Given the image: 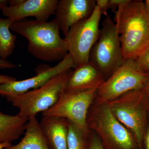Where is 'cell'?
Instances as JSON below:
<instances>
[{"instance_id":"obj_3","label":"cell","mask_w":149,"mask_h":149,"mask_svg":"<svg viewBox=\"0 0 149 149\" xmlns=\"http://www.w3.org/2000/svg\"><path fill=\"white\" fill-rule=\"evenodd\" d=\"M149 100L148 96L143 89L130 91L108 102L113 114L133 133L140 147L146 134Z\"/></svg>"},{"instance_id":"obj_26","label":"cell","mask_w":149,"mask_h":149,"mask_svg":"<svg viewBox=\"0 0 149 149\" xmlns=\"http://www.w3.org/2000/svg\"><path fill=\"white\" fill-rule=\"evenodd\" d=\"M24 1V0H9L8 6H17L22 3Z\"/></svg>"},{"instance_id":"obj_6","label":"cell","mask_w":149,"mask_h":149,"mask_svg":"<svg viewBox=\"0 0 149 149\" xmlns=\"http://www.w3.org/2000/svg\"><path fill=\"white\" fill-rule=\"evenodd\" d=\"M125 60L116 25L111 17L107 15L102 23L98 40L91 50L90 61L106 80Z\"/></svg>"},{"instance_id":"obj_18","label":"cell","mask_w":149,"mask_h":149,"mask_svg":"<svg viewBox=\"0 0 149 149\" xmlns=\"http://www.w3.org/2000/svg\"><path fill=\"white\" fill-rule=\"evenodd\" d=\"M68 121V149H85L88 136L74 123Z\"/></svg>"},{"instance_id":"obj_25","label":"cell","mask_w":149,"mask_h":149,"mask_svg":"<svg viewBox=\"0 0 149 149\" xmlns=\"http://www.w3.org/2000/svg\"><path fill=\"white\" fill-rule=\"evenodd\" d=\"M149 124L148 128L146 132L144 139H145V145H146V149H149V114L148 116Z\"/></svg>"},{"instance_id":"obj_23","label":"cell","mask_w":149,"mask_h":149,"mask_svg":"<svg viewBox=\"0 0 149 149\" xmlns=\"http://www.w3.org/2000/svg\"><path fill=\"white\" fill-rule=\"evenodd\" d=\"M129 0H109V8L113 11L116 10L120 6L127 3Z\"/></svg>"},{"instance_id":"obj_16","label":"cell","mask_w":149,"mask_h":149,"mask_svg":"<svg viewBox=\"0 0 149 149\" xmlns=\"http://www.w3.org/2000/svg\"><path fill=\"white\" fill-rule=\"evenodd\" d=\"M29 118L19 114H7L0 111V143L17 140L24 134Z\"/></svg>"},{"instance_id":"obj_30","label":"cell","mask_w":149,"mask_h":149,"mask_svg":"<svg viewBox=\"0 0 149 149\" xmlns=\"http://www.w3.org/2000/svg\"><path fill=\"white\" fill-rule=\"evenodd\" d=\"M144 3L146 8L149 11V0H146Z\"/></svg>"},{"instance_id":"obj_11","label":"cell","mask_w":149,"mask_h":149,"mask_svg":"<svg viewBox=\"0 0 149 149\" xmlns=\"http://www.w3.org/2000/svg\"><path fill=\"white\" fill-rule=\"evenodd\" d=\"M95 6V0L58 1L56 18L58 21L60 30L64 37L72 25L90 17Z\"/></svg>"},{"instance_id":"obj_28","label":"cell","mask_w":149,"mask_h":149,"mask_svg":"<svg viewBox=\"0 0 149 149\" xmlns=\"http://www.w3.org/2000/svg\"><path fill=\"white\" fill-rule=\"evenodd\" d=\"M8 0H0V10H2L4 8L8 6Z\"/></svg>"},{"instance_id":"obj_1","label":"cell","mask_w":149,"mask_h":149,"mask_svg":"<svg viewBox=\"0 0 149 149\" xmlns=\"http://www.w3.org/2000/svg\"><path fill=\"white\" fill-rule=\"evenodd\" d=\"M113 12L123 57L135 60L149 47V11L143 1L129 0Z\"/></svg>"},{"instance_id":"obj_27","label":"cell","mask_w":149,"mask_h":149,"mask_svg":"<svg viewBox=\"0 0 149 149\" xmlns=\"http://www.w3.org/2000/svg\"><path fill=\"white\" fill-rule=\"evenodd\" d=\"M147 77L146 84L143 90L149 97V72H147Z\"/></svg>"},{"instance_id":"obj_4","label":"cell","mask_w":149,"mask_h":149,"mask_svg":"<svg viewBox=\"0 0 149 149\" xmlns=\"http://www.w3.org/2000/svg\"><path fill=\"white\" fill-rule=\"evenodd\" d=\"M72 69L58 74L42 87L18 95L7 99L18 109L22 117H36L40 112L46 111L57 102L65 91Z\"/></svg>"},{"instance_id":"obj_22","label":"cell","mask_w":149,"mask_h":149,"mask_svg":"<svg viewBox=\"0 0 149 149\" xmlns=\"http://www.w3.org/2000/svg\"><path fill=\"white\" fill-rule=\"evenodd\" d=\"M18 66V65L14 64L7 59L0 58V70L2 69H13Z\"/></svg>"},{"instance_id":"obj_10","label":"cell","mask_w":149,"mask_h":149,"mask_svg":"<svg viewBox=\"0 0 149 149\" xmlns=\"http://www.w3.org/2000/svg\"><path fill=\"white\" fill-rule=\"evenodd\" d=\"M72 68H74V63L68 54L55 66L39 72L34 77L0 85V96L7 99L27 93L31 89H38L57 75Z\"/></svg>"},{"instance_id":"obj_5","label":"cell","mask_w":149,"mask_h":149,"mask_svg":"<svg viewBox=\"0 0 149 149\" xmlns=\"http://www.w3.org/2000/svg\"><path fill=\"white\" fill-rule=\"evenodd\" d=\"M87 123L89 129L100 136L106 149H135L132 135L113 114L108 103L97 102L88 116Z\"/></svg>"},{"instance_id":"obj_15","label":"cell","mask_w":149,"mask_h":149,"mask_svg":"<svg viewBox=\"0 0 149 149\" xmlns=\"http://www.w3.org/2000/svg\"><path fill=\"white\" fill-rule=\"evenodd\" d=\"M24 134L19 143L4 149H51L35 116L29 118Z\"/></svg>"},{"instance_id":"obj_17","label":"cell","mask_w":149,"mask_h":149,"mask_svg":"<svg viewBox=\"0 0 149 149\" xmlns=\"http://www.w3.org/2000/svg\"><path fill=\"white\" fill-rule=\"evenodd\" d=\"M14 22L9 18L0 17V58L7 59L13 53L15 47L16 35L10 32Z\"/></svg>"},{"instance_id":"obj_24","label":"cell","mask_w":149,"mask_h":149,"mask_svg":"<svg viewBox=\"0 0 149 149\" xmlns=\"http://www.w3.org/2000/svg\"><path fill=\"white\" fill-rule=\"evenodd\" d=\"M16 80H17L16 77L7 75L0 74V85L4 84V83L16 81Z\"/></svg>"},{"instance_id":"obj_12","label":"cell","mask_w":149,"mask_h":149,"mask_svg":"<svg viewBox=\"0 0 149 149\" xmlns=\"http://www.w3.org/2000/svg\"><path fill=\"white\" fill-rule=\"evenodd\" d=\"M58 0H24L15 7L7 6L2 10L3 15L14 22L33 17L36 20L47 22L55 15Z\"/></svg>"},{"instance_id":"obj_9","label":"cell","mask_w":149,"mask_h":149,"mask_svg":"<svg viewBox=\"0 0 149 149\" xmlns=\"http://www.w3.org/2000/svg\"><path fill=\"white\" fill-rule=\"evenodd\" d=\"M97 88L87 91L68 92L64 91L54 105L43 112L42 116L65 118L74 123L86 136L90 133L87 123L88 112L96 97Z\"/></svg>"},{"instance_id":"obj_7","label":"cell","mask_w":149,"mask_h":149,"mask_svg":"<svg viewBox=\"0 0 149 149\" xmlns=\"http://www.w3.org/2000/svg\"><path fill=\"white\" fill-rule=\"evenodd\" d=\"M102 15L96 5L91 16L72 25L65 37L74 68L90 61L91 50L100 36L99 24Z\"/></svg>"},{"instance_id":"obj_14","label":"cell","mask_w":149,"mask_h":149,"mask_svg":"<svg viewBox=\"0 0 149 149\" xmlns=\"http://www.w3.org/2000/svg\"><path fill=\"white\" fill-rule=\"evenodd\" d=\"M40 123L51 149H68V121L67 119L56 116H42Z\"/></svg>"},{"instance_id":"obj_13","label":"cell","mask_w":149,"mask_h":149,"mask_svg":"<svg viewBox=\"0 0 149 149\" xmlns=\"http://www.w3.org/2000/svg\"><path fill=\"white\" fill-rule=\"evenodd\" d=\"M105 80L98 69L89 61L80 65L72 70L65 91L78 92L98 88Z\"/></svg>"},{"instance_id":"obj_20","label":"cell","mask_w":149,"mask_h":149,"mask_svg":"<svg viewBox=\"0 0 149 149\" xmlns=\"http://www.w3.org/2000/svg\"><path fill=\"white\" fill-rule=\"evenodd\" d=\"M109 0H97L96 1V5L99 8L102 14L105 16L107 15V11L109 9Z\"/></svg>"},{"instance_id":"obj_2","label":"cell","mask_w":149,"mask_h":149,"mask_svg":"<svg viewBox=\"0 0 149 149\" xmlns=\"http://www.w3.org/2000/svg\"><path fill=\"white\" fill-rule=\"evenodd\" d=\"M10 29L26 38L28 52L47 62H60L68 54L66 41L60 34L58 21L49 22L24 19L14 22Z\"/></svg>"},{"instance_id":"obj_21","label":"cell","mask_w":149,"mask_h":149,"mask_svg":"<svg viewBox=\"0 0 149 149\" xmlns=\"http://www.w3.org/2000/svg\"><path fill=\"white\" fill-rule=\"evenodd\" d=\"M89 149H106L101 141L97 137L94 136L91 139Z\"/></svg>"},{"instance_id":"obj_8","label":"cell","mask_w":149,"mask_h":149,"mask_svg":"<svg viewBox=\"0 0 149 149\" xmlns=\"http://www.w3.org/2000/svg\"><path fill=\"white\" fill-rule=\"evenodd\" d=\"M147 77V73L138 69L134 60L125 59L98 87L96 97L97 102H109L130 91L143 90Z\"/></svg>"},{"instance_id":"obj_19","label":"cell","mask_w":149,"mask_h":149,"mask_svg":"<svg viewBox=\"0 0 149 149\" xmlns=\"http://www.w3.org/2000/svg\"><path fill=\"white\" fill-rule=\"evenodd\" d=\"M135 60L136 66L142 72H149V47Z\"/></svg>"},{"instance_id":"obj_29","label":"cell","mask_w":149,"mask_h":149,"mask_svg":"<svg viewBox=\"0 0 149 149\" xmlns=\"http://www.w3.org/2000/svg\"><path fill=\"white\" fill-rule=\"evenodd\" d=\"M12 146L11 143L9 142H5V143H0V149H4Z\"/></svg>"}]
</instances>
